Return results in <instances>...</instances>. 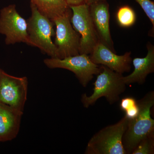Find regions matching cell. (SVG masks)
Returning a JSON list of instances; mask_svg holds the SVG:
<instances>
[{"label":"cell","instance_id":"14","mask_svg":"<svg viewBox=\"0 0 154 154\" xmlns=\"http://www.w3.org/2000/svg\"><path fill=\"white\" fill-rule=\"evenodd\" d=\"M40 12L50 20L54 19L71 11L64 0H30Z\"/></svg>","mask_w":154,"mask_h":154},{"label":"cell","instance_id":"8","mask_svg":"<svg viewBox=\"0 0 154 154\" xmlns=\"http://www.w3.org/2000/svg\"><path fill=\"white\" fill-rule=\"evenodd\" d=\"M27 21L17 12L15 5L0 11V33L5 36L7 45L23 42L30 45Z\"/></svg>","mask_w":154,"mask_h":154},{"label":"cell","instance_id":"18","mask_svg":"<svg viewBox=\"0 0 154 154\" xmlns=\"http://www.w3.org/2000/svg\"><path fill=\"white\" fill-rule=\"evenodd\" d=\"M144 11L146 16L150 20L153 25V30L154 26V3L151 0H135Z\"/></svg>","mask_w":154,"mask_h":154},{"label":"cell","instance_id":"12","mask_svg":"<svg viewBox=\"0 0 154 154\" xmlns=\"http://www.w3.org/2000/svg\"><path fill=\"white\" fill-rule=\"evenodd\" d=\"M23 113L0 103V142L11 140L17 137Z\"/></svg>","mask_w":154,"mask_h":154},{"label":"cell","instance_id":"1","mask_svg":"<svg viewBox=\"0 0 154 154\" xmlns=\"http://www.w3.org/2000/svg\"><path fill=\"white\" fill-rule=\"evenodd\" d=\"M140 110L135 118L128 119L127 128L122 138L127 154H131L143 139L154 134V120L151 109L154 105V91H151L138 101Z\"/></svg>","mask_w":154,"mask_h":154},{"label":"cell","instance_id":"2","mask_svg":"<svg viewBox=\"0 0 154 154\" xmlns=\"http://www.w3.org/2000/svg\"><path fill=\"white\" fill-rule=\"evenodd\" d=\"M101 67L102 69L94 84L93 94L90 96L86 94L82 95L81 102L85 108L94 105L98 99L103 97L110 105H113L119 100L120 95L126 89L122 74L104 66Z\"/></svg>","mask_w":154,"mask_h":154},{"label":"cell","instance_id":"7","mask_svg":"<svg viewBox=\"0 0 154 154\" xmlns=\"http://www.w3.org/2000/svg\"><path fill=\"white\" fill-rule=\"evenodd\" d=\"M72 14L71 10L52 21L56 27L54 43L57 50V58L79 54L80 36L72 26Z\"/></svg>","mask_w":154,"mask_h":154},{"label":"cell","instance_id":"19","mask_svg":"<svg viewBox=\"0 0 154 154\" xmlns=\"http://www.w3.org/2000/svg\"><path fill=\"white\" fill-rule=\"evenodd\" d=\"M70 7L86 4V0H64Z\"/></svg>","mask_w":154,"mask_h":154},{"label":"cell","instance_id":"10","mask_svg":"<svg viewBox=\"0 0 154 154\" xmlns=\"http://www.w3.org/2000/svg\"><path fill=\"white\" fill-rule=\"evenodd\" d=\"M131 52L122 55L116 54L107 46L99 42L90 55L91 60L96 64H101L113 71L122 74L130 71L132 63Z\"/></svg>","mask_w":154,"mask_h":154},{"label":"cell","instance_id":"6","mask_svg":"<svg viewBox=\"0 0 154 154\" xmlns=\"http://www.w3.org/2000/svg\"><path fill=\"white\" fill-rule=\"evenodd\" d=\"M44 63L49 68L66 69L72 72L84 87H87L94 75L99 74L102 69L101 66L91 60L90 56L85 54L63 59L46 58Z\"/></svg>","mask_w":154,"mask_h":154},{"label":"cell","instance_id":"20","mask_svg":"<svg viewBox=\"0 0 154 154\" xmlns=\"http://www.w3.org/2000/svg\"><path fill=\"white\" fill-rule=\"evenodd\" d=\"M103 1H106V0H86V4H88L89 5L94 4V3Z\"/></svg>","mask_w":154,"mask_h":154},{"label":"cell","instance_id":"16","mask_svg":"<svg viewBox=\"0 0 154 154\" xmlns=\"http://www.w3.org/2000/svg\"><path fill=\"white\" fill-rule=\"evenodd\" d=\"M119 107L125 113V116L129 120L135 118L139 112L138 101L131 96H128L122 99Z\"/></svg>","mask_w":154,"mask_h":154},{"label":"cell","instance_id":"5","mask_svg":"<svg viewBox=\"0 0 154 154\" xmlns=\"http://www.w3.org/2000/svg\"><path fill=\"white\" fill-rule=\"evenodd\" d=\"M71 22L80 36L79 54H91L100 41L90 13L89 5L83 4L70 7Z\"/></svg>","mask_w":154,"mask_h":154},{"label":"cell","instance_id":"17","mask_svg":"<svg viewBox=\"0 0 154 154\" xmlns=\"http://www.w3.org/2000/svg\"><path fill=\"white\" fill-rule=\"evenodd\" d=\"M154 134L146 137L140 142L132 154H153Z\"/></svg>","mask_w":154,"mask_h":154},{"label":"cell","instance_id":"15","mask_svg":"<svg viewBox=\"0 0 154 154\" xmlns=\"http://www.w3.org/2000/svg\"><path fill=\"white\" fill-rule=\"evenodd\" d=\"M119 25L124 28L132 26L135 22L136 17L134 11L128 6L120 7L116 13Z\"/></svg>","mask_w":154,"mask_h":154},{"label":"cell","instance_id":"13","mask_svg":"<svg viewBox=\"0 0 154 154\" xmlns=\"http://www.w3.org/2000/svg\"><path fill=\"white\" fill-rule=\"evenodd\" d=\"M147 54L145 57L135 58L132 63L134 70L132 73L123 76V79L126 85L137 83L143 85L148 75L154 72V46L150 42L147 45Z\"/></svg>","mask_w":154,"mask_h":154},{"label":"cell","instance_id":"3","mask_svg":"<svg viewBox=\"0 0 154 154\" xmlns=\"http://www.w3.org/2000/svg\"><path fill=\"white\" fill-rule=\"evenodd\" d=\"M128 121V119L125 115L117 123L100 130L88 142L85 153L126 154L122 138Z\"/></svg>","mask_w":154,"mask_h":154},{"label":"cell","instance_id":"4","mask_svg":"<svg viewBox=\"0 0 154 154\" xmlns=\"http://www.w3.org/2000/svg\"><path fill=\"white\" fill-rule=\"evenodd\" d=\"M31 16L27 20V31L30 45L38 48L50 57L57 58V50L52 40L55 35L54 22L42 14L31 3Z\"/></svg>","mask_w":154,"mask_h":154},{"label":"cell","instance_id":"21","mask_svg":"<svg viewBox=\"0 0 154 154\" xmlns=\"http://www.w3.org/2000/svg\"><path fill=\"white\" fill-rule=\"evenodd\" d=\"M1 70H2V69H0V76H1Z\"/></svg>","mask_w":154,"mask_h":154},{"label":"cell","instance_id":"9","mask_svg":"<svg viewBox=\"0 0 154 154\" xmlns=\"http://www.w3.org/2000/svg\"><path fill=\"white\" fill-rule=\"evenodd\" d=\"M26 77L11 75L2 69L0 76V103L23 112L27 99Z\"/></svg>","mask_w":154,"mask_h":154},{"label":"cell","instance_id":"11","mask_svg":"<svg viewBox=\"0 0 154 154\" xmlns=\"http://www.w3.org/2000/svg\"><path fill=\"white\" fill-rule=\"evenodd\" d=\"M90 13L96 32L101 42L114 52L110 33L109 5L103 1L89 5Z\"/></svg>","mask_w":154,"mask_h":154}]
</instances>
